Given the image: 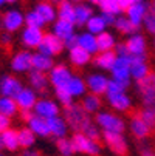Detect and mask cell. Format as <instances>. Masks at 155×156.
<instances>
[{
  "instance_id": "cell-1",
  "label": "cell",
  "mask_w": 155,
  "mask_h": 156,
  "mask_svg": "<svg viewBox=\"0 0 155 156\" xmlns=\"http://www.w3.org/2000/svg\"><path fill=\"white\" fill-rule=\"evenodd\" d=\"M62 118L65 119L68 125V130L73 133H82L87 138L99 141L102 131L98 128V125L93 121V116L88 115L87 111L81 107V104L73 102L68 107L62 108Z\"/></svg>"
},
{
  "instance_id": "cell-2",
  "label": "cell",
  "mask_w": 155,
  "mask_h": 156,
  "mask_svg": "<svg viewBox=\"0 0 155 156\" xmlns=\"http://www.w3.org/2000/svg\"><path fill=\"white\" fill-rule=\"evenodd\" d=\"M104 96H105V102L109 104V107L113 111H116V113H127L132 108V105H134L132 98L127 94V88L112 79L109 80V87H107V91Z\"/></svg>"
},
{
  "instance_id": "cell-3",
  "label": "cell",
  "mask_w": 155,
  "mask_h": 156,
  "mask_svg": "<svg viewBox=\"0 0 155 156\" xmlns=\"http://www.w3.org/2000/svg\"><path fill=\"white\" fill-rule=\"evenodd\" d=\"M93 121L102 133H124L127 127L126 121L120 115L113 113V111H109V110L98 111L93 116Z\"/></svg>"
},
{
  "instance_id": "cell-4",
  "label": "cell",
  "mask_w": 155,
  "mask_h": 156,
  "mask_svg": "<svg viewBox=\"0 0 155 156\" xmlns=\"http://www.w3.org/2000/svg\"><path fill=\"white\" fill-rule=\"evenodd\" d=\"M70 141H72L75 153H81V154H87V156H99L102 151V145L99 141L87 138L82 133H73Z\"/></svg>"
},
{
  "instance_id": "cell-5",
  "label": "cell",
  "mask_w": 155,
  "mask_h": 156,
  "mask_svg": "<svg viewBox=\"0 0 155 156\" xmlns=\"http://www.w3.org/2000/svg\"><path fill=\"white\" fill-rule=\"evenodd\" d=\"M137 93L140 96L141 105L155 110V73L150 71L143 80L135 82Z\"/></svg>"
},
{
  "instance_id": "cell-6",
  "label": "cell",
  "mask_w": 155,
  "mask_h": 156,
  "mask_svg": "<svg viewBox=\"0 0 155 156\" xmlns=\"http://www.w3.org/2000/svg\"><path fill=\"white\" fill-rule=\"evenodd\" d=\"M110 73V79L121 83L123 87L129 88L132 83L130 79V54L129 56H116V60L112 66Z\"/></svg>"
},
{
  "instance_id": "cell-7",
  "label": "cell",
  "mask_w": 155,
  "mask_h": 156,
  "mask_svg": "<svg viewBox=\"0 0 155 156\" xmlns=\"http://www.w3.org/2000/svg\"><path fill=\"white\" fill-rule=\"evenodd\" d=\"M101 139L104 145L116 156H126L129 151V142L124 133H102Z\"/></svg>"
},
{
  "instance_id": "cell-8",
  "label": "cell",
  "mask_w": 155,
  "mask_h": 156,
  "mask_svg": "<svg viewBox=\"0 0 155 156\" xmlns=\"http://www.w3.org/2000/svg\"><path fill=\"white\" fill-rule=\"evenodd\" d=\"M75 73L72 68L65 63H54V66L48 73V80L50 85L53 87V90H59V88H67L68 80L72 79Z\"/></svg>"
},
{
  "instance_id": "cell-9",
  "label": "cell",
  "mask_w": 155,
  "mask_h": 156,
  "mask_svg": "<svg viewBox=\"0 0 155 156\" xmlns=\"http://www.w3.org/2000/svg\"><path fill=\"white\" fill-rule=\"evenodd\" d=\"M25 27V14L20 9H8L0 17V28H3L5 33H17Z\"/></svg>"
},
{
  "instance_id": "cell-10",
  "label": "cell",
  "mask_w": 155,
  "mask_h": 156,
  "mask_svg": "<svg viewBox=\"0 0 155 156\" xmlns=\"http://www.w3.org/2000/svg\"><path fill=\"white\" fill-rule=\"evenodd\" d=\"M33 113L36 116H40L43 119H51V118H56V116H61L62 115V107L54 101V99H50V98H39L34 108H33Z\"/></svg>"
},
{
  "instance_id": "cell-11",
  "label": "cell",
  "mask_w": 155,
  "mask_h": 156,
  "mask_svg": "<svg viewBox=\"0 0 155 156\" xmlns=\"http://www.w3.org/2000/svg\"><path fill=\"white\" fill-rule=\"evenodd\" d=\"M64 42L61 39H57L53 33H45L43 34V39L40 42V45L37 48V53H42L48 57H56L64 51Z\"/></svg>"
},
{
  "instance_id": "cell-12",
  "label": "cell",
  "mask_w": 155,
  "mask_h": 156,
  "mask_svg": "<svg viewBox=\"0 0 155 156\" xmlns=\"http://www.w3.org/2000/svg\"><path fill=\"white\" fill-rule=\"evenodd\" d=\"M109 80H110V77L105 76V73H90L85 77L87 91L102 98L105 94V91H107Z\"/></svg>"
},
{
  "instance_id": "cell-13",
  "label": "cell",
  "mask_w": 155,
  "mask_h": 156,
  "mask_svg": "<svg viewBox=\"0 0 155 156\" xmlns=\"http://www.w3.org/2000/svg\"><path fill=\"white\" fill-rule=\"evenodd\" d=\"M31 60H33V53L30 50H20L17 51L11 60H9V66L11 70L17 74H22V73H30L33 70L31 66Z\"/></svg>"
},
{
  "instance_id": "cell-14",
  "label": "cell",
  "mask_w": 155,
  "mask_h": 156,
  "mask_svg": "<svg viewBox=\"0 0 155 156\" xmlns=\"http://www.w3.org/2000/svg\"><path fill=\"white\" fill-rule=\"evenodd\" d=\"M150 11V6H149V3L146 2H137V3H134V5H130L126 11H124V16L129 19V22L132 25H134L137 30H140L141 28V25H143V20H144V17H146V14Z\"/></svg>"
},
{
  "instance_id": "cell-15",
  "label": "cell",
  "mask_w": 155,
  "mask_h": 156,
  "mask_svg": "<svg viewBox=\"0 0 155 156\" xmlns=\"http://www.w3.org/2000/svg\"><path fill=\"white\" fill-rule=\"evenodd\" d=\"M150 73L147 56H130V79L134 82L143 80Z\"/></svg>"
},
{
  "instance_id": "cell-16",
  "label": "cell",
  "mask_w": 155,
  "mask_h": 156,
  "mask_svg": "<svg viewBox=\"0 0 155 156\" xmlns=\"http://www.w3.org/2000/svg\"><path fill=\"white\" fill-rule=\"evenodd\" d=\"M22 88H24L22 80L13 74H3L0 77V96L14 99Z\"/></svg>"
},
{
  "instance_id": "cell-17",
  "label": "cell",
  "mask_w": 155,
  "mask_h": 156,
  "mask_svg": "<svg viewBox=\"0 0 155 156\" xmlns=\"http://www.w3.org/2000/svg\"><path fill=\"white\" fill-rule=\"evenodd\" d=\"M43 30L42 28H28L24 27L20 33V42L25 47V50H37L40 42L43 39Z\"/></svg>"
},
{
  "instance_id": "cell-18",
  "label": "cell",
  "mask_w": 155,
  "mask_h": 156,
  "mask_svg": "<svg viewBox=\"0 0 155 156\" xmlns=\"http://www.w3.org/2000/svg\"><path fill=\"white\" fill-rule=\"evenodd\" d=\"M124 43L130 56H147V39L144 34L137 31L127 36V40Z\"/></svg>"
},
{
  "instance_id": "cell-19",
  "label": "cell",
  "mask_w": 155,
  "mask_h": 156,
  "mask_svg": "<svg viewBox=\"0 0 155 156\" xmlns=\"http://www.w3.org/2000/svg\"><path fill=\"white\" fill-rule=\"evenodd\" d=\"M37 99H39V94L30 87H24L19 91V94L14 98V101L19 107V111H33Z\"/></svg>"
},
{
  "instance_id": "cell-20",
  "label": "cell",
  "mask_w": 155,
  "mask_h": 156,
  "mask_svg": "<svg viewBox=\"0 0 155 156\" xmlns=\"http://www.w3.org/2000/svg\"><path fill=\"white\" fill-rule=\"evenodd\" d=\"M129 130H130V135L134 136L137 141H146L150 135H152V128L138 116V113H135L134 116L130 118L129 121Z\"/></svg>"
},
{
  "instance_id": "cell-21",
  "label": "cell",
  "mask_w": 155,
  "mask_h": 156,
  "mask_svg": "<svg viewBox=\"0 0 155 156\" xmlns=\"http://www.w3.org/2000/svg\"><path fill=\"white\" fill-rule=\"evenodd\" d=\"M37 16L42 19V22L45 25H53L57 20V12H56V5H53L51 2H39L34 8H33Z\"/></svg>"
},
{
  "instance_id": "cell-22",
  "label": "cell",
  "mask_w": 155,
  "mask_h": 156,
  "mask_svg": "<svg viewBox=\"0 0 155 156\" xmlns=\"http://www.w3.org/2000/svg\"><path fill=\"white\" fill-rule=\"evenodd\" d=\"M27 127L36 135V138H43L47 139L50 138V128H48V122L47 119H43L40 116H36L33 113V116L27 121Z\"/></svg>"
},
{
  "instance_id": "cell-23",
  "label": "cell",
  "mask_w": 155,
  "mask_h": 156,
  "mask_svg": "<svg viewBox=\"0 0 155 156\" xmlns=\"http://www.w3.org/2000/svg\"><path fill=\"white\" fill-rule=\"evenodd\" d=\"M28 83H30V88H33L37 94L39 93H45L48 90V87H50L48 74L31 70L28 73Z\"/></svg>"
},
{
  "instance_id": "cell-24",
  "label": "cell",
  "mask_w": 155,
  "mask_h": 156,
  "mask_svg": "<svg viewBox=\"0 0 155 156\" xmlns=\"http://www.w3.org/2000/svg\"><path fill=\"white\" fill-rule=\"evenodd\" d=\"M92 59H93V56L90 53H87L85 50L79 48L78 45L73 47L72 50H68V60L73 66H76V68H84V66H87L88 63H92Z\"/></svg>"
},
{
  "instance_id": "cell-25",
  "label": "cell",
  "mask_w": 155,
  "mask_h": 156,
  "mask_svg": "<svg viewBox=\"0 0 155 156\" xmlns=\"http://www.w3.org/2000/svg\"><path fill=\"white\" fill-rule=\"evenodd\" d=\"M115 60H116L115 51H99L92 59L93 65L101 71H110L113 63H115Z\"/></svg>"
},
{
  "instance_id": "cell-26",
  "label": "cell",
  "mask_w": 155,
  "mask_h": 156,
  "mask_svg": "<svg viewBox=\"0 0 155 156\" xmlns=\"http://www.w3.org/2000/svg\"><path fill=\"white\" fill-rule=\"evenodd\" d=\"M51 33L61 39V40H65L67 37L76 34V25L72 23V22H67V20H61L57 19L54 23L51 25Z\"/></svg>"
},
{
  "instance_id": "cell-27",
  "label": "cell",
  "mask_w": 155,
  "mask_h": 156,
  "mask_svg": "<svg viewBox=\"0 0 155 156\" xmlns=\"http://www.w3.org/2000/svg\"><path fill=\"white\" fill-rule=\"evenodd\" d=\"M48 122V128H50V136H53L54 139H62V138H67L68 135V125L65 122V119L61 116L51 118L47 121Z\"/></svg>"
},
{
  "instance_id": "cell-28",
  "label": "cell",
  "mask_w": 155,
  "mask_h": 156,
  "mask_svg": "<svg viewBox=\"0 0 155 156\" xmlns=\"http://www.w3.org/2000/svg\"><path fill=\"white\" fill-rule=\"evenodd\" d=\"M76 45L82 50H85L87 53H90L92 56H95L98 53V45H96V36L88 33V31H82L76 36Z\"/></svg>"
},
{
  "instance_id": "cell-29",
  "label": "cell",
  "mask_w": 155,
  "mask_h": 156,
  "mask_svg": "<svg viewBox=\"0 0 155 156\" xmlns=\"http://www.w3.org/2000/svg\"><path fill=\"white\" fill-rule=\"evenodd\" d=\"M95 14L93 11V6L87 2H82V3H76L75 5V25L76 27H85V23L90 17Z\"/></svg>"
},
{
  "instance_id": "cell-30",
  "label": "cell",
  "mask_w": 155,
  "mask_h": 156,
  "mask_svg": "<svg viewBox=\"0 0 155 156\" xmlns=\"http://www.w3.org/2000/svg\"><path fill=\"white\" fill-rule=\"evenodd\" d=\"M67 90L68 93L72 94L73 99H81L82 96H85L88 91H87V83H85V79L82 76H78V74H73L72 79L68 80L67 83Z\"/></svg>"
},
{
  "instance_id": "cell-31",
  "label": "cell",
  "mask_w": 155,
  "mask_h": 156,
  "mask_svg": "<svg viewBox=\"0 0 155 156\" xmlns=\"http://www.w3.org/2000/svg\"><path fill=\"white\" fill-rule=\"evenodd\" d=\"M79 104L87 113L92 115V116H95L98 111L102 110V98L96 96V94H92V93H87L85 96H82Z\"/></svg>"
},
{
  "instance_id": "cell-32",
  "label": "cell",
  "mask_w": 155,
  "mask_h": 156,
  "mask_svg": "<svg viewBox=\"0 0 155 156\" xmlns=\"http://www.w3.org/2000/svg\"><path fill=\"white\" fill-rule=\"evenodd\" d=\"M31 66H33V70H34V71H40V73L48 74V73H50V70L54 66V59L36 51V53H33Z\"/></svg>"
},
{
  "instance_id": "cell-33",
  "label": "cell",
  "mask_w": 155,
  "mask_h": 156,
  "mask_svg": "<svg viewBox=\"0 0 155 156\" xmlns=\"http://www.w3.org/2000/svg\"><path fill=\"white\" fill-rule=\"evenodd\" d=\"M116 36L113 33H110L109 30L96 36V45H98V53L99 51H113L116 47Z\"/></svg>"
},
{
  "instance_id": "cell-34",
  "label": "cell",
  "mask_w": 155,
  "mask_h": 156,
  "mask_svg": "<svg viewBox=\"0 0 155 156\" xmlns=\"http://www.w3.org/2000/svg\"><path fill=\"white\" fill-rule=\"evenodd\" d=\"M56 12H57V19L75 23V3L68 2V0H57Z\"/></svg>"
},
{
  "instance_id": "cell-35",
  "label": "cell",
  "mask_w": 155,
  "mask_h": 156,
  "mask_svg": "<svg viewBox=\"0 0 155 156\" xmlns=\"http://www.w3.org/2000/svg\"><path fill=\"white\" fill-rule=\"evenodd\" d=\"M0 139H2V145L5 150L8 151H17L19 147V138H17V130L14 128H8L6 131H3L0 135Z\"/></svg>"
},
{
  "instance_id": "cell-36",
  "label": "cell",
  "mask_w": 155,
  "mask_h": 156,
  "mask_svg": "<svg viewBox=\"0 0 155 156\" xmlns=\"http://www.w3.org/2000/svg\"><path fill=\"white\" fill-rule=\"evenodd\" d=\"M17 138H19V147L24 148V150L33 148L34 144H36V141H37L36 135H34V133H33L28 127L19 128V130H17Z\"/></svg>"
},
{
  "instance_id": "cell-37",
  "label": "cell",
  "mask_w": 155,
  "mask_h": 156,
  "mask_svg": "<svg viewBox=\"0 0 155 156\" xmlns=\"http://www.w3.org/2000/svg\"><path fill=\"white\" fill-rule=\"evenodd\" d=\"M107 28H109V27L105 25V22L102 20V17H101L99 14H93V16L90 17V20L85 23V31L92 33V34H95V36H98V34L107 31Z\"/></svg>"
},
{
  "instance_id": "cell-38",
  "label": "cell",
  "mask_w": 155,
  "mask_h": 156,
  "mask_svg": "<svg viewBox=\"0 0 155 156\" xmlns=\"http://www.w3.org/2000/svg\"><path fill=\"white\" fill-rule=\"evenodd\" d=\"M19 113V107L16 104L14 99L11 98H5V96H0V115L13 118Z\"/></svg>"
},
{
  "instance_id": "cell-39",
  "label": "cell",
  "mask_w": 155,
  "mask_h": 156,
  "mask_svg": "<svg viewBox=\"0 0 155 156\" xmlns=\"http://www.w3.org/2000/svg\"><path fill=\"white\" fill-rule=\"evenodd\" d=\"M113 28L118 31V33H121V34H124V36H130V34H134V33H137L138 30L134 27L129 22V19L124 16V14H121V16H118L116 17V20H115V23H113Z\"/></svg>"
},
{
  "instance_id": "cell-40",
  "label": "cell",
  "mask_w": 155,
  "mask_h": 156,
  "mask_svg": "<svg viewBox=\"0 0 155 156\" xmlns=\"http://www.w3.org/2000/svg\"><path fill=\"white\" fill-rule=\"evenodd\" d=\"M98 8L101 9V12H110V14H115V16L123 14V9L118 3V0H102Z\"/></svg>"
},
{
  "instance_id": "cell-41",
  "label": "cell",
  "mask_w": 155,
  "mask_h": 156,
  "mask_svg": "<svg viewBox=\"0 0 155 156\" xmlns=\"http://www.w3.org/2000/svg\"><path fill=\"white\" fill-rule=\"evenodd\" d=\"M54 98H56V102L64 108V107H68L75 102V99L72 98V94L68 93L67 88H59V90H54Z\"/></svg>"
},
{
  "instance_id": "cell-42",
  "label": "cell",
  "mask_w": 155,
  "mask_h": 156,
  "mask_svg": "<svg viewBox=\"0 0 155 156\" xmlns=\"http://www.w3.org/2000/svg\"><path fill=\"white\" fill-rule=\"evenodd\" d=\"M56 148L59 151L61 156H73V145L70 138H62V139H56Z\"/></svg>"
},
{
  "instance_id": "cell-43",
  "label": "cell",
  "mask_w": 155,
  "mask_h": 156,
  "mask_svg": "<svg viewBox=\"0 0 155 156\" xmlns=\"http://www.w3.org/2000/svg\"><path fill=\"white\" fill-rule=\"evenodd\" d=\"M25 27H28V28H42L43 30L45 23H43L42 19L37 16V12L34 9H31V11L25 12Z\"/></svg>"
},
{
  "instance_id": "cell-44",
  "label": "cell",
  "mask_w": 155,
  "mask_h": 156,
  "mask_svg": "<svg viewBox=\"0 0 155 156\" xmlns=\"http://www.w3.org/2000/svg\"><path fill=\"white\" fill-rule=\"evenodd\" d=\"M138 116L153 130L155 128V110L153 108H146V107H143L140 111H138Z\"/></svg>"
},
{
  "instance_id": "cell-45",
  "label": "cell",
  "mask_w": 155,
  "mask_h": 156,
  "mask_svg": "<svg viewBox=\"0 0 155 156\" xmlns=\"http://www.w3.org/2000/svg\"><path fill=\"white\" fill-rule=\"evenodd\" d=\"M141 27L144 28V31H146L147 34H150V36L155 37V14H153L152 11H149V12L146 14Z\"/></svg>"
},
{
  "instance_id": "cell-46",
  "label": "cell",
  "mask_w": 155,
  "mask_h": 156,
  "mask_svg": "<svg viewBox=\"0 0 155 156\" xmlns=\"http://www.w3.org/2000/svg\"><path fill=\"white\" fill-rule=\"evenodd\" d=\"M99 16L102 17V20L105 22V25H107V27H113L115 20H116V17H118V16L110 14V12H99Z\"/></svg>"
},
{
  "instance_id": "cell-47",
  "label": "cell",
  "mask_w": 155,
  "mask_h": 156,
  "mask_svg": "<svg viewBox=\"0 0 155 156\" xmlns=\"http://www.w3.org/2000/svg\"><path fill=\"white\" fill-rule=\"evenodd\" d=\"M8 128H11V118L0 115V135H2L3 131H6Z\"/></svg>"
},
{
  "instance_id": "cell-48",
  "label": "cell",
  "mask_w": 155,
  "mask_h": 156,
  "mask_svg": "<svg viewBox=\"0 0 155 156\" xmlns=\"http://www.w3.org/2000/svg\"><path fill=\"white\" fill-rule=\"evenodd\" d=\"M140 150V156H155V150L149 145V144H143L138 147Z\"/></svg>"
},
{
  "instance_id": "cell-49",
  "label": "cell",
  "mask_w": 155,
  "mask_h": 156,
  "mask_svg": "<svg viewBox=\"0 0 155 156\" xmlns=\"http://www.w3.org/2000/svg\"><path fill=\"white\" fill-rule=\"evenodd\" d=\"M113 51H115L116 56H129V51H127V47H126L124 42H118Z\"/></svg>"
},
{
  "instance_id": "cell-50",
  "label": "cell",
  "mask_w": 155,
  "mask_h": 156,
  "mask_svg": "<svg viewBox=\"0 0 155 156\" xmlns=\"http://www.w3.org/2000/svg\"><path fill=\"white\" fill-rule=\"evenodd\" d=\"M76 36H78V33H76V34H73V36H70V37H67L65 40H62V42H64V48H65V50H72L73 47H76Z\"/></svg>"
},
{
  "instance_id": "cell-51",
  "label": "cell",
  "mask_w": 155,
  "mask_h": 156,
  "mask_svg": "<svg viewBox=\"0 0 155 156\" xmlns=\"http://www.w3.org/2000/svg\"><path fill=\"white\" fill-rule=\"evenodd\" d=\"M137 2H144V0H118V3H120V6H121L123 12H124L130 5H134V3H137Z\"/></svg>"
},
{
  "instance_id": "cell-52",
  "label": "cell",
  "mask_w": 155,
  "mask_h": 156,
  "mask_svg": "<svg viewBox=\"0 0 155 156\" xmlns=\"http://www.w3.org/2000/svg\"><path fill=\"white\" fill-rule=\"evenodd\" d=\"M19 156H42V154H40V151H37V150L27 148V150H22V151L19 153Z\"/></svg>"
},
{
  "instance_id": "cell-53",
  "label": "cell",
  "mask_w": 155,
  "mask_h": 156,
  "mask_svg": "<svg viewBox=\"0 0 155 156\" xmlns=\"http://www.w3.org/2000/svg\"><path fill=\"white\" fill-rule=\"evenodd\" d=\"M0 40H2L3 45H9V43L13 42V37H11L9 33H3L2 36H0Z\"/></svg>"
},
{
  "instance_id": "cell-54",
  "label": "cell",
  "mask_w": 155,
  "mask_h": 156,
  "mask_svg": "<svg viewBox=\"0 0 155 156\" xmlns=\"http://www.w3.org/2000/svg\"><path fill=\"white\" fill-rule=\"evenodd\" d=\"M31 116H33V111H20V118L25 121V124H27V121H28Z\"/></svg>"
},
{
  "instance_id": "cell-55",
  "label": "cell",
  "mask_w": 155,
  "mask_h": 156,
  "mask_svg": "<svg viewBox=\"0 0 155 156\" xmlns=\"http://www.w3.org/2000/svg\"><path fill=\"white\" fill-rule=\"evenodd\" d=\"M101 2H102V0H87V3H90L92 6H99Z\"/></svg>"
},
{
  "instance_id": "cell-56",
  "label": "cell",
  "mask_w": 155,
  "mask_h": 156,
  "mask_svg": "<svg viewBox=\"0 0 155 156\" xmlns=\"http://www.w3.org/2000/svg\"><path fill=\"white\" fill-rule=\"evenodd\" d=\"M149 6H150V11H152V12L155 14V0H152V2H150V5H149Z\"/></svg>"
},
{
  "instance_id": "cell-57",
  "label": "cell",
  "mask_w": 155,
  "mask_h": 156,
  "mask_svg": "<svg viewBox=\"0 0 155 156\" xmlns=\"http://www.w3.org/2000/svg\"><path fill=\"white\" fill-rule=\"evenodd\" d=\"M68 2H72V3H82V2H87V0H68Z\"/></svg>"
},
{
  "instance_id": "cell-58",
  "label": "cell",
  "mask_w": 155,
  "mask_h": 156,
  "mask_svg": "<svg viewBox=\"0 0 155 156\" xmlns=\"http://www.w3.org/2000/svg\"><path fill=\"white\" fill-rule=\"evenodd\" d=\"M17 2H19V0H6V3H9V5H14Z\"/></svg>"
},
{
  "instance_id": "cell-59",
  "label": "cell",
  "mask_w": 155,
  "mask_h": 156,
  "mask_svg": "<svg viewBox=\"0 0 155 156\" xmlns=\"http://www.w3.org/2000/svg\"><path fill=\"white\" fill-rule=\"evenodd\" d=\"M3 5H6V0H0V8H2Z\"/></svg>"
},
{
  "instance_id": "cell-60",
  "label": "cell",
  "mask_w": 155,
  "mask_h": 156,
  "mask_svg": "<svg viewBox=\"0 0 155 156\" xmlns=\"http://www.w3.org/2000/svg\"><path fill=\"white\" fill-rule=\"evenodd\" d=\"M3 150V145H2V139H0V151Z\"/></svg>"
},
{
  "instance_id": "cell-61",
  "label": "cell",
  "mask_w": 155,
  "mask_h": 156,
  "mask_svg": "<svg viewBox=\"0 0 155 156\" xmlns=\"http://www.w3.org/2000/svg\"><path fill=\"white\" fill-rule=\"evenodd\" d=\"M40 2H56V0H40Z\"/></svg>"
},
{
  "instance_id": "cell-62",
  "label": "cell",
  "mask_w": 155,
  "mask_h": 156,
  "mask_svg": "<svg viewBox=\"0 0 155 156\" xmlns=\"http://www.w3.org/2000/svg\"><path fill=\"white\" fill-rule=\"evenodd\" d=\"M153 50H155V37H153Z\"/></svg>"
},
{
  "instance_id": "cell-63",
  "label": "cell",
  "mask_w": 155,
  "mask_h": 156,
  "mask_svg": "<svg viewBox=\"0 0 155 156\" xmlns=\"http://www.w3.org/2000/svg\"><path fill=\"white\" fill-rule=\"evenodd\" d=\"M0 156H5V154H3V153H2V151H0Z\"/></svg>"
}]
</instances>
